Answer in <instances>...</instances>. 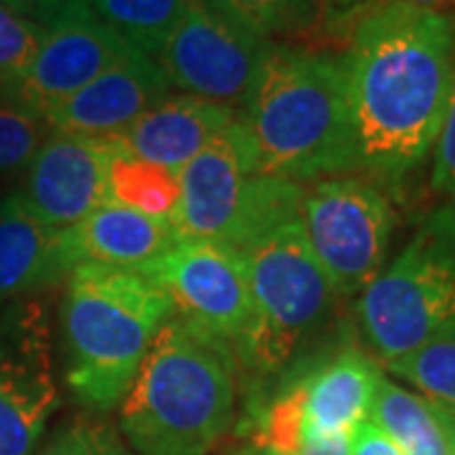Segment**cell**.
I'll use <instances>...</instances> for the list:
<instances>
[{"mask_svg": "<svg viewBox=\"0 0 455 455\" xmlns=\"http://www.w3.org/2000/svg\"><path fill=\"white\" fill-rule=\"evenodd\" d=\"M344 66L357 172L397 185L438 140L455 79V18L374 0L355 16Z\"/></svg>", "mask_w": 455, "mask_h": 455, "instance_id": "1", "label": "cell"}, {"mask_svg": "<svg viewBox=\"0 0 455 455\" xmlns=\"http://www.w3.org/2000/svg\"><path fill=\"white\" fill-rule=\"evenodd\" d=\"M51 124L46 119L26 112L13 101H0V178L26 170L38 149L49 140Z\"/></svg>", "mask_w": 455, "mask_h": 455, "instance_id": "24", "label": "cell"}, {"mask_svg": "<svg viewBox=\"0 0 455 455\" xmlns=\"http://www.w3.org/2000/svg\"><path fill=\"white\" fill-rule=\"evenodd\" d=\"M0 5L11 8L13 13L46 31L71 23V20L97 18L92 0H0Z\"/></svg>", "mask_w": 455, "mask_h": 455, "instance_id": "28", "label": "cell"}, {"mask_svg": "<svg viewBox=\"0 0 455 455\" xmlns=\"http://www.w3.org/2000/svg\"><path fill=\"white\" fill-rule=\"evenodd\" d=\"M130 53L134 49L99 18L71 20L46 31L28 71L3 86L0 97L49 122L51 114L61 109L86 84Z\"/></svg>", "mask_w": 455, "mask_h": 455, "instance_id": "12", "label": "cell"}, {"mask_svg": "<svg viewBox=\"0 0 455 455\" xmlns=\"http://www.w3.org/2000/svg\"><path fill=\"white\" fill-rule=\"evenodd\" d=\"M188 0H92L94 16L127 46L157 61Z\"/></svg>", "mask_w": 455, "mask_h": 455, "instance_id": "20", "label": "cell"}, {"mask_svg": "<svg viewBox=\"0 0 455 455\" xmlns=\"http://www.w3.org/2000/svg\"><path fill=\"white\" fill-rule=\"evenodd\" d=\"M445 412V427H448V440H451V451L448 455H455V415L453 412H448V410H443Z\"/></svg>", "mask_w": 455, "mask_h": 455, "instance_id": "32", "label": "cell"}, {"mask_svg": "<svg viewBox=\"0 0 455 455\" xmlns=\"http://www.w3.org/2000/svg\"><path fill=\"white\" fill-rule=\"evenodd\" d=\"M370 420L405 455H448L451 451L443 407L387 374L379 377Z\"/></svg>", "mask_w": 455, "mask_h": 455, "instance_id": "19", "label": "cell"}, {"mask_svg": "<svg viewBox=\"0 0 455 455\" xmlns=\"http://www.w3.org/2000/svg\"><path fill=\"white\" fill-rule=\"evenodd\" d=\"M228 18L263 38L299 36L311 31L322 18V0H211Z\"/></svg>", "mask_w": 455, "mask_h": 455, "instance_id": "23", "label": "cell"}, {"mask_svg": "<svg viewBox=\"0 0 455 455\" xmlns=\"http://www.w3.org/2000/svg\"><path fill=\"white\" fill-rule=\"evenodd\" d=\"M430 188L435 196L445 200V205L455 208V79L453 92L448 99V109L440 124L438 140L433 145V170H430Z\"/></svg>", "mask_w": 455, "mask_h": 455, "instance_id": "27", "label": "cell"}, {"mask_svg": "<svg viewBox=\"0 0 455 455\" xmlns=\"http://www.w3.org/2000/svg\"><path fill=\"white\" fill-rule=\"evenodd\" d=\"M33 455H134L124 445L122 435L112 430L109 425L101 423H76L64 425L59 433H53L51 440L36 451Z\"/></svg>", "mask_w": 455, "mask_h": 455, "instance_id": "26", "label": "cell"}, {"mask_svg": "<svg viewBox=\"0 0 455 455\" xmlns=\"http://www.w3.org/2000/svg\"><path fill=\"white\" fill-rule=\"evenodd\" d=\"M243 253L253 319L235 352L263 377L293 374L304 352L337 324L341 296L311 253L301 215L263 233Z\"/></svg>", "mask_w": 455, "mask_h": 455, "instance_id": "5", "label": "cell"}, {"mask_svg": "<svg viewBox=\"0 0 455 455\" xmlns=\"http://www.w3.org/2000/svg\"><path fill=\"white\" fill-rule=\"evenodd\" d=\"M311 253L341 299H359L390 251L395 212L372 180L337 175L311 182L301 200Z\"/></svg>", "mask_w": 455, "mask_h": 455, "instance_id": "8", "label": "cell"}, {"mask_svg": "<svg viewBox=\"0 0 455 455\" xmlns=\"http://www.w3.org/2000/svg\"><path fill=\"white\" fill-rule=\"evenodd\" d=\"M349 440H352V435H331V438L304 440V443L289 455H349Z\"/></svg>", "mask_w": 455, "mask_h": 455, "instance_id": "30", "label": "cell"}, {"mask_svg": "<svg viewBox=\"0 0 455 455\" xmlns=\"http://www.w3.org/2000/svg\"><path fill=\"white\" fill-rule=\"evenodd\" d=\"M0 94H3V82H0Z\"/></svg>", "mask_w": 455, "mask_h": 455, "instance_id": "34", "label": "cell"}, {"mask_svg": "<svg viewBox=\"0 0 455 455\" xmlns=\"http://www.w3.org/2000/svg\"><path fill=\"white\" fill-rule=\"evenodd\" d=\"M304 193V185L260 172L256 142L235 116L180 170L172 226L178 238L245 251L263 233L301 215Z\"/></svg>", "mask_w": 455, "mask_h": 455, "instance_id": "6", "label": "cell"}, {"mask_svg": "<svg viewBox=\"0 0 455 455\" xmlns=\"http://www.w3.org/2000/svg\"><path fill=\"white\" fill-rule=\"evenodd\" d=\"M172 314V299L142 274L76 266L61 301L64 377L71 395L97 412L122 405Z\"/></svg>", "mask_w": 455, "mask_h": 455, "instance_id": "4", "label": "cell"}, {"mask_svg": "<svg viewBox=\"0 0 455 455\" xmlns=\"http://www.w3.org/2000/svg\"><path fill=\"white\" fill-rule=\"evenodd\" d=\"M170 220H157L107 200L82 223L64 230V259L68 271L76 266H107L142 271L178 243Z\"/></svg>", "mask_w": 455, "mask_h": 455, "instance_id": "17", "label": "cell"}, {"mask_svg": "<svg viewBox=\"0 0 455 455\" xmlns=\"http://www.w3.org/2000/svg\"><path fill=\"white\" fill-rule=\"evenodd\" d=\"M357 322L379 364L455 334L453 205H440L418 223L403 251L357 299Z\"/></svg>", "mask_w": 455, "mask_h": 455, "instance_id": "7", "label": "cell"}, {"mask_svg": "<svg viewBox=\"0 0 455 455\" xmlns=\"http://www.w3.org/2000/svg\"><path fill=\"white\" fill-rule=\"evenodd\" d=\"M233 415L230 344L172 314L119 405L122 435L140 455H211Z\"/></svg>", "mask_w": 455, "mask_h": 455, "instance_id": "3", "label": "cell"}, {"mask_svg": "<svg viewBox=\"0 0 455 455\" xmlns=\"http://www.w3.org/2000/svg\"><path fill=\"white\" fill-rule=\"evenodd\" d=\"M382 367L455 415V334L425 341L423 347L390 359Z\"/></svg>", "mask_w": 455, "mask_h": 455, "instance_id": "22", "label": "cell"}, {"mask_svg": "<svg viewBox=\"0 0 455 455\" xmlns=\"http://www.w3.org/2000/svg\"><path fill=\"white\" fill-rule=\"evenodd\" d=\"M137 274L157 283L172 299L175 314L238 349L253 319L243 251L212 241L180 238L167 253Z\"/></svg>", "mask_w": 455, "mask_h": 455, "instance_id": "10", "label": "cell"}, {"mask_svg": "<svg viewBox=\"0 0 455 455\" xmlns=\"http://www.w3.org/2000/svg\"><path fill=\"white\" fill-rule=\"evenodd\" d=\"M109 137L51 132L26 167L20 196L46 226L68 230L109 200Z\"/></svg>", "mask_w": 455, "mask_h": 455, "instance_id": "13", "label": "cell"}, {"mask_svg": "<svg viewBox=\"0 0 455 455\" xmlns=\"http://www.w3.org/2000/svg\"><path fill=\"white\" fill-rule=\"evenodd\" d=\"M46 28L20 18L0 5V82L3 86L20 79L44 44Z\"/></svg>", "mask_w": 455, "mask_h": 455, "instance_id": "25", "label": "cell"}, {"mask_svg": "<svg viewBox=\"0 0 455 455\" xmlns=\"http://www.w3.org/2000/svg\"><path fill=\"white\" fill-rule=\"evenodd\" d=\"M382 364L359 347H344L319 357L301 372L304 440L352 435L370 418Z\"/></svg>", "mask_w": 455, "mask_h": 455, "instance_id": "15", "label": "cell"}, {"mask_svg": "<svg viewBox=\"0 0 455 455\" xmlns=\"http://www.w3.org/2000/svg\"><path fill=\"white\" fill-rule=\"evenodd\" d=\"M271 44L211 0H188L157 64L172 89L235 109L251 94Z\"/></svg>", "mask_w": 455, "mask_h": 455, "instance_id": "9", "label": "cell"}, {"mask_svg": "<svg viewBox=\"0 0 455 455\" xmlns=\"http://www.w3.org/2000/svg\"><path fill=\"white\" fill-rule=\"evenodd\" d=\"M109 200L172 223L180 203V172L134 160L116 149L109 167Z\"/></svg>", "mask_w": 455, "mask_h": 455, "instance_id": "21", "label": "cell"}, {"mask_svg": "<svg viewBox=\"0 0 455 455\" xmlns=\"http://www.w3.org/2000/svg\"><path fill=\"white\" fill-rule=\"evenodd\" d=\"M172 84L163 66L134 51L49 116L53 132L82 137H114L170 97Z\"/></svg>", "mask_w": 455, "mask_h": 455, "instance_id": "14", "label": "cell"}, {"mask_svg": "<svg viewBox=\"0 0 455 455\" xmlns=\"http://www.w3.org/2000/svg\"><path fill=\"white\" fill-rule=\"evenodd\" d=\"M374 0H322V5L329 11H337L341 16H357L362 8L372 5Z\"/></svg>", "mask_w": 455, "mask_h": 455, "instance_id": "31", "label": "cell"}, {"mask_svg": "<svg viewBox=\"0 0 455 455\" xmlns=\"http://www.w3.org/2000/svg\"><path fill=\"white\" fill-rule=\"evenodd\" d=\"M349 455H405L377 425L367 418L349 440Z\"/></svg>", "mask_w": 455, "mask_h": 455, "instance_id": "29", "label": "cell"}, {"mask_svg": "<svg viewBox=\"0 0 455 455\" xmlns=\"http://www.w3.org/2000/svg\"><path fill=\"white\" fill-rule=\"evenodd\" d=\"M64 230L46 226L20 190L0 197V309L68 278Z\"/></svg>", "mask_w": 455, "mask_h": 455, "instance_id": "18", "label": "cell"}, {"mask_svg": "<svg viewBox=\"0 0 455 455\" xmlns=\"http://www.w3.org/2000/svg\"><path fill=\"white\" fill-rule=\"evenodd\" d=\"M241 119L263 175L304 185L357 172L344 53L274 41Z\"/></svg>", "mask_w": 455, "mask_h": 455, "instance_id": "2", "label": "cell"}, {"mask_svg": "<svg viewBox=\"0 0 455 455\" xmlns=\"http://www.w3.org/2000/svg\"><path fill=\"white\" fill-rule=\"evenodd\" d=\"M46 311L23 299L0 309V455H33L59 405Z\"/></svg>", "mask_w": 455, "mask_h": 455, "instance_id": "11", "label": "cell"}, {"mask_svg": "<svg viewBox=\"0 0 455 455\" xmlns=\"http://www.w3.org/2000/svg\"><path fill=\"white\" fill-rule=\"evenodd\" d=\"M235 116V109L208 99L172 94L109 140L122 155L180 172Z\"/></svg>", "mask_w": 455, "mask_h": 455, "instance_id": "16", "label": "cell"}, {"mask_svg": "<svg viewBox=\"0 0 455 455\" xmlns=\"http://www.w3.org/2000/svg\"><path fill=\"white\" fill-rule=\"evenodd\" d=\"M412 5H420V8H433V11H443V5L453 3V0H407Z\"/></svg>", "mask_w": 455, "mask_h": 455, "instance_id": "33", "label": "cell"}]
</instances>
